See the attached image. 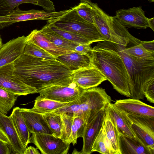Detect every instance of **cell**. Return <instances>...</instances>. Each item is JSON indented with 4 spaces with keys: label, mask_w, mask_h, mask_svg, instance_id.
Masks as SVG:
<instances>
[{
    "label": "cell",
    "mask_w": 154,
    "mask_h": 154,
    "mask_svg": "<svg viewBox=\"0 0 154 154\" xmlns=\"http://www.w3.org/2000/svg\"><path fill=\"white\" fill-rule=\"evenodd\" d=\"M115 17L126 28L140 29L149 27V18L145 16L141 6L117 10Z\"/></svg>",
    "instance_id": "13"
},
{
    "label": "cell",
    "mask_w": 154,
    "mask_h": 154,
    "mask_svg": "<svg viewBox=\"0 0 154 154\" xmlns=\"http://www.w3.org/2000/svg\"><path fill=\"white\" fill-rule=\"evenodd\" d=\"M72 81L84 89L96 87L107 80L103 74L92 65L73 71Z\"/></svg>",
    "instance_id": "12"
},
{
    "label": "cell",
    "mask_w": 154,
    "mask_h": 154,
    "mask_svg": "<svg viewBox=\"0 0 154 154\" xmlns=\"http://www.w3.org/2000/svg\"><path fill=\"white\" fill-rule=\"evenodd\" d=\"M26 42H30L38 46L56 58L73 51L56 46L40 30L37 29L33 30L26 36Z\"/></svg>",
    "instance_id": "20"
},
{
    "label": "cell",
    "mask_w": 154,
    "mask_h": 154,
    "mask_svg": "<svg viewBox=\"0 0 154 154\" xmlns=\"http://www.w3.org/2000/svg\"><path fill=\"white\" fill-rule=\"evenodd\" d=\"M0 129L8 137L10 147L14 154H24L26 149L22 144L10 116L0 112Z\"/></svg>",
    "instance_id": "17"
},
{
    "label": "cell",
    "mask_w": 154,
    "mask_h": 154,
    "mask_svg": "<svg viewBox=\"0 0 154 154\" xmlns=\"http://www.w3.org/2000/svg\"><path fill=\"white\" fill-rule=\"evenodd\" d=\"M12 151L8 144L0 140V154H10Z\"/></svg>",
    "instance_id": "40"
},
{
    "label": "cell",
    "mask_w": 154,
    "mask_h": 154,
    "mask_svg": "<svg viewBox=\"0 0 154 154\" xmlns=\"http://www.w3.org/2000/svg\"><path fill=\"white\" fill-rule=\"evenodd\" d=\"M91 151L103 154H116L106 135L103 126L93 144Z\"/></svg>",
    "instance_id": "29"
},
{
    "label": "cell",
    "mask_w": 154,
    "mask_h": 154,
    "mask_svg": "<svg viewBox=\"0 0 154 154\" xmlns=\"http://www.w3.org/2000/svg\"><path fill=\"white\" fill-rule=\"evenodd\" d=\"M79 99L80 115L86 120L92 113L105 109L112 101L104 89L97 87L85 89Z\"/></svg>",
    "instance_id": "5"
},
{
    "label": "cell",
    "mask_w": 154,
    "mask_h": 154,
    "mask_svg": "<svg viewBox=\"0 0 154 154\" xmlns=\"http://www.w3.org/2000/svg\"><path fill=\"white\" fill-rule=\"evenodd\" d=\"M56 59L72 71L92 65L89 57L75 51L59 56Z\"/></svg>",
    "instance_id": "23"
},
{
    "label": "cell",
    "mask_w": 154,
    "mask_h": 154,
    "mask_svg": "<svg viewBox=\"0 0 154 154\" xmlns=\"http://www.w3.org/2000/svg\"><path fill=\"white\" fill-rule=\"evenodd\" d=\"M141 41L134 38L129 40L126 46H123L124 51L128 54L146 60H154V53L146 50L141 44Z\"/></svg>",
    "instance_id": "25"
},
{
    "label": "cell",
    "mask_w": 154,
    "mask_h": 154,
    "mask_svg": "<svg viewBox=\"0 0 154 154\" xmlns=\"http://www.w3.org/2000/svg\"><path fill=\"white\" fill-rule=\"evenodd\" d=\"M47 23L61 29L81 35L92 43L105 41L94 24L86 20L78 14L75 6L60 18Z\"/></svg>",
    "instance_id": "4"
},
{
    "label": "cell",
    "mask_w": 154,
    "mask_h": 154,
    "mask_svg": "<svg viewBox=\"0 0 154 154\" xmlns=\"http://www.w3.org/2000/svg\"><path fill=\"white\" fill-rule=\"evenodd\" d=\"M20 109L18 107L14 108L10 116L22 144L26 148L30 143L31 133L25 122Z\"/></svg>",
    "instance_id": "24"
},
{
    "label": "cell",
    "mask_w": 154,
    "mask_h": 154,
    "mask_svg": "<svg viewBox=\"0 0 154 154\" xmlns=\"http://www.w3.org/2000/svg\"><path fill=\"white\" fill-rule=\"evenodd\" d=\"M0 140L6 143L10 146V143L8 137L1 129H0Z\"/></svg>",
    "instance_id": "43"
},
{
    "label": "cell",
    "mask_w": 154,
    "mask_h": 154,
    "mask_svg": "<svg viewBox=\"0 0 154 154\" xmlns=\"http://www.w3.org/2000/svg\"><path fill=\"white\" fill-rule=\"evenodd\" d=\"M150 2H154V0H148Z\"/></svg>",
    "instance_id": "47"
},
{
    "label": "cell",
    "mask_w": 154,
    "mask_h": 154,
    "mask_svg": "<svg viewBox=\"0 0 154 154\" xmlns=\"http://www.w3.org/2000/svg\"><path fill=\"white\" fill-rule=\"evenodd\" d=\"M87 120L81 115L74 114L70 137V143L74 145L77 143L78 138L82 137L84 129Z\"/></svg>",
    "instance_id": "30"
},
{
    "label": "cell",
    "mask_w": 154,
    "mask_h": 154,
    "mask_svg": "<svg viewBox=\"0 0 154 154\" xmlns=\"http://www.w3.org/2000/svg\"><path fill=\"white\" fill-rule=\"evenodd\" d=\"M14 72L26 85L35 88L36 93L55 85L72 82L73 71L59 61L37 57L23 53L13 63Z\"/></svg>",
    "instance_id": "1"
},
{
    "label": "cell",
    "mask_w": 154,
    "mask_h": 154,
    "mask_svg": "<svg viewBox=\"0 0 154 154\" xmlns=\"http://www.w3.org/2000/svg\"><path fill=\"white\" fill-rule=\"evenodd\" d=\"M20 110L27 127L31 134H53L43 114L31 109L20 108Z\"/></svg>",
    "instance_id": "16"
},
{
    "label": "cell",
    "mask_w": 154,
    "mask_h": 154,
    "mask_svg": "<svg viewBox=\"0 0 154 154\" xmlns=\"http://www.w3.org/2000/svg\"><path fill=\"white\" fill-rule=\"evenodd\" d=\"M143 47L148 51L154 53V41L143 42H141Z\"/></svg>",
    "instance_id": "41"
},
{
    "label": "cell",
    "mask_w": 154,
    "mask_h": 154,
    "mask_svg": "<svg viewBox=\"0 0 154 154\" xmlns=\"http://www.w3.org/2000/svg\"><path fill=\"white\" fill-rule=\"evenodd\" d=\"M93 8L94 24L105 41L126 46L128 38L118 33L112 26L110 17L98 5L91 2L88 3Z\"/></svg>",
    "instance_id": "6"
},
{
    "label": "cell",
    "mask_w": 154,
    "mask_h": 154,
    "mask_svg": "<svg viewBox=\"0 0 154 154\" xmlns=\"http://www.w3.org/2000/svg\"><path fill=\"white\" fill-rule=\"evenodd\" d=\"M123 113L135 136L146 146L154 148V118Z\"/></svg>",
    "instance_id": "7"
},
{
    "label": "cell",
    "mask_w": 154,
    "mask_h": 154,
    "mask_svg": "<svg viewBox=\"0 0 154 154\" xmlns=\"http://www.w3.org/2000/svg\"><path fill=\"white\" fill-rule=\"evenodd\" d=\"M23 53L34 57L56 60V58L38 46L30 42H26Z\"/></svg>",
    "instance_id": "34"
},
{
    "label": "cell",
    "mask_w": 154,
    "mask_h": 154,
    "mask_svg": "<svg viewBox=\"0 0 154 154\" xmlns=\"http://www.w3.org/2000/svg\"><path fill=\"white\" fill-rule=\"evenodd\" d=\"M103 127L116 154H120L119 146V133L106 112L103 122Z\"/></svg>",
    "instance_id": "27"
},
{
    "label": "cell",
    "mask_w": 154,
    "mask_h": 154,
    "mask_svg": "<svg viewBox=\"0 0 154 154\" xmlns=\"http://www.w3.org/2000/svg\"><path fill=\"white\" fill-rule=\"evenodd\" d=\"M120 111L125 114L154 118L153 107L140 100L128 98L117 100L114 103Z\"/></svg>",
    "instance_id": "15"
},
{
    "label": "cell",
    "mask_w": 154,
    "mask_h": 154,
    "mask_svg": "<svg viewBox=\"0 0 154 154\" xmlns=\"http://www.w3.org/2000/svg\"><path fill=\"white\" fill-rule=\"evenodd\" d=\"M79 97L75 100L70 102L68 104L57 109L53 112L60 114L64 113L71 115H80Z\"/></svg>",
    "instance_id": "37"
},
{
    "label": "cell",
    "mask_w": 154,
    "mask_h": 154,
    "mask_svg": "<svg viewBox=\"0 0 154 154\" xmlns=\"http://www.w3.org/2000/svg\"><path fill=\"white\" fill-rule=\"evenodd\" d=\"M62 127L60 138L64 142L70 143V137L71 132L73 115L66 113L61 114Z\"/></svg>",
    "instance_id": "35"
},
{
    "label": "cell",
    "mask_w": 154,
    "mask_h": 154,
    "mask_svg": "<svg viewBox=\"0 0 154 154\" xmlns=\"http://www.w3.org/2000/svg\"><path fill=\"white\" fill-rule=\"evenodd\" d=\"M40 30L56 46L67 50L74 51L75 47L80 44L69 41L63 38L54 31L47 23Z\"/></svg>",
    "instance_id": "26"
},
{
    "label": "cell",
    "mask_w": 154,
    "mask_h": 154,
    "mask_svg": "<svg viewBox=\"0 0 154 154\" xmlns=\"http://www.w3.org/2000/svg\"><path fill=\"white\" fill-rule=\"evenodd\" d=\"M40 153L37 148L30 146L26 149L24 154H39Z\"/></svg>",
    "instance_id": "42"
},
{
    "label": "cell",
    "mask_w": 154,
    "mask_h": 154,
    "mask_svg": "<svg viewBox=\"0 0 154 154\" xmlns=\"http://www.w3.org/2000/svg\"><path fill=\"white\" fill-rule=\"evenodd\" d=\"M31 143L42 154H67L70 144L53 134H32Z\"/></svg>",
    "instance_id": "10"
},
{
    "label": "cell",
    "mask_w": 154,
    "mask_h": 154,
    "mask_svg": "<svg viewBox=\"0 0 154 154\" xmlns=\"http://www.w3.org/2000/svg\"><path fill=\"white\" fill-rule=\"evenodd\" d=\"M18 96L0 87V112L6 115L14 104Z\"/></svg>",
    "instance_id": "31"
},
{
    "label": "cell",
    "mask_w": 154,
    "mask_h": 154,
    "mask_svg": "<svg viewBox=\"0 0 154 154\" xmlns=\"http://www.w3.org/2000/svg\"><path fill=\"white\" fill-rule=\"evenodd\" d=\"M90 44H79L75 47L74 51L86 55L91 59L92 54V48L91 47Z\"/></svg>",
    "instance_id": "39"
},
{
    "label": "cell",
    "mask_w": 154,
    "mask_h": 154,
    "mask_svg": "<svg viewBox=\"0 0 154 154\" xmlns=\"http://www.w3.org/2000/svg\"><path fill=\"white\" fill-rule=\"evenodd\" d=\"M47 23L54 31L67 40L80 44L92 43L87 38L81 35L61 29L51 23Z\"/></svg>",
    "instance_id": "33"
},
{
    "label": "cell",
    "mask_w": 154,
    "mask_h": 154,
    "mask_svg": "<svg viewBox=\"0 0 154 154\" xmlns=\"http://www.w3.org/2000/svg\"><path fill=\"white\" fill-rule=\"evenodd\" d=\"M32 4L42 7L46 11H55V6L51 0H0V16L7 15L21 4Z\"/></svg>",
    "instance_id": "22"
},
{
    "label": "cell",
    "mask_w": 154,
    "mask_h": 154,
    "mask_svg": "<svg viewBox=\"0 0 154 154\" xmlns=\"http://www.w3.org/2000/svg\"><path fill=\"white\" fill-rule=\"evenodd\" d=\"M43 114L53 133V134L60 138L62 127L61 114L53 112Z\"/></svg>",
    "instance_id": "32"
},
{
    "label": "cell",
    "mask_w": 154,
    "mask_h": 154,
    "mask_svg": "<svg viewBox=\"0 0 154 154\" xmlns=\"http://www.w3.org/2000/svg\"><path fill=\"white\" fill-rule=\"evenodd\" d=\"M2 45V40L0 35V49Z\"/></svg>",
    "instance_id": "46"
},
{
    "label": "cell",
    "mask_w": 154,
    "mask_h": 154,
    "mask_svg": "<svg viewBox=\"0 0 154 154\" xmlns=\"http://www.w3.org/2000/svg\"><path fill=\"white\" fill-rule=\"evenodd\" d=\"M114 44L127 70L130 97L143 99V86L146 82L154 78V60L144 59L131 56L124 51L122 45Z\"/></svg>",
    "instance_id": "3"
},
{
    "label": "cell",
    "mask_w": 154,
    "mask_h": 154,
    "mask_svg": "<svg viewBox=\"0 0 154 154\" xmlns=\"http://www.w3.org/2000/svg\"><path fill=\"white\" fill-rule=\"evenodd\" d=\"M69 103H62L37 97L35 100L33 107L31 109L37 112L44 114L53 112L57 109L68 104Z\"/></svg>",
    "instance_id": "28"
},
{
    "label": "cell",
    "mask_w": 154,
    "mask_h": 154,
    "mask_svg": "<svg viewBox=\"0 0 154 154\" xmlns=\"http://www.w3.org/2000/svg\"><path fill=\"white\" fill-rule=\"evenodd\" d=\"M143 92L148 101L153 103H154V78L149 80L144 85Z\"/></svg>",
    "instance_id": "38"
},
{
    "label": "cell",
    "mask_w": 154,
    "mask_h": 154,
    "mask_svg": "<svg viewBox=\"0 0 154 154\" xmlns=\"http://www.w3.org/2000/svg\"><path fill=\"white\" fill-rule=\"evenodd\" d=\"M44 14L42 11L32 9L23 11L18 6L10 14L0 16V29L17 22L32 20H42Z\"/></svg>",
    "instance_id": "18"
},
{
    "label": "cell",
    "mask_w": 154,
    "mask_h": 154,
    "mask_svg": "<svg viewBox=\"0 0 154 154\" xmlns=\"http://www.w3.org/2000/svg\"><path fill=\"white\" fill-rule=\"evenodd\" d=\"M105 110L119 133L128 137L135 136L124 114L119 110L114 104L109 103Z\"/></svg>",
    "instance_id": "21"
},
{
    "label": "cell",
    "mask_w": 154,
    "mask_h": 154,
    "mask_svg": "<svg viewBox=\"0 0 154 154\" xmlns=\"http://www.w3.org/2000/svg\"><path fill=\"white\" fill-rule=\"evenodd\" d=\"M85 90L72 81L67 85H55L44 89L39 92L38 97L68 103L78 98Z\"/></svg>",
    "instance_id": "8"
},
{
    "label": "cell",
    "mask_w": 154,
    "mask_h": 154,
    "mask_svg": "<svg viewBox=\"0 0 154 154\" xmlns=\"http://www.w3.org/2000/svg\"><path fill=\"white\" fill-rule=\"evenodd\" d=\"M149 27L154 31V18H149L148 20Z\"/></svg>",
    "instance_id": "44"
},
{
    "label": "cell",
    "mask_w": 154,
    "mask_h": 154,
    "mask_svg": "<svg viewBox=\"0 0 154 154\" xmlns=\"http://www.w3.org/2000/svg\"><path fill=\"white\" fill-rule=\"evenodd\" d=\"M106 114L105 109L91 114L87 120L82 137L83 144L82 154H90L92 152L93 144L102 127Z\"/></svg>",
    "instance_id": "11"
},
{
    "label": "cell",
    "mask_w": 154,
    "mask_h": 154,
    "mask_svg": "<svg viewBox=\"0 0 154 154\" xmlns=\"http://www.w3.org/2000/svg\"><path fill=\"white\" fill-rule=\"evenodd\" d=\"M80 2H87L88 3H89L91 2L90 0H80Z\"/></svg>",
    "instance_id": "45"
},
{
    "label": "cell",
    "mask_w": 154,
    "mask_h": 154,
    "mask_svg": "<svg viewBox=\"0 0 154 154\" xmlns=\"http://www.w3.org/2000/svg\"><path fill=\"white\" fill-rule=\"evenodd\" d=\"M26 36L23 35L10 40L0 49V67L13 63L23 53Z\"/></svg>",
    "instance_id": "14"
},
{
    "label": "cell",
    "mask_w": 154,
    "mask_h": 154,
    "mask_svg": "<svg viewBox=\"0 0 154 154\" xmlns=\"http://www.w3.org/2000/svg\"><path fill=\"white\" fill-rule=\"evenodd\" d=\"M14 71L13 63L0 67V87L17 96L36 93L35 88L21 81Z\"/></svg>",
    "instance_id": "9"
},
{
    "label": "cell",
    "mask_w": 154,
    "mask_h": 154,
    "mask_svg": "<svg viewBox=\"0 0 154 154\" xmlns=\"http://www.w3.org/2000/svg\"><path fill=\"white\" fill-rule=\"evenodd\" d=\"M98 42L92 48V64L103 74L117 91L130 97L127 70L114 43L107 41Z\"/></svg>",
    "instance_id": "2"
},
{
    "label": "cell",
    "mask_w": 154,
    "mask_h": 154,
    "mask_svg": "<svg viewBox=\"0 0 154 154\" xmlns=\"http://www.w3.org/2000/svg\"><path fill=\"white\" fill-rule=\"evenodd\" d=\"M78 14L87 21L94 24V13L92 6L88 2H80L75 6Z\"/></svg>",
    "instance_id": "36"
},
{
    "label": "cell",
    "mask_w": 154,
    "mask_h": 154,
    "mask_svg": "<svg viewBox=\"0 0 154 154\" xmlns=\"http://www.w3.org/2000/svg\"><path fill=\"white\" fill-rule=\"evenodd\" d=\"M119 146L120 154H154V148L146 146L136 136L119 133Z\"/></svg>",
    "instance_id": "19"
}]
</instances>
